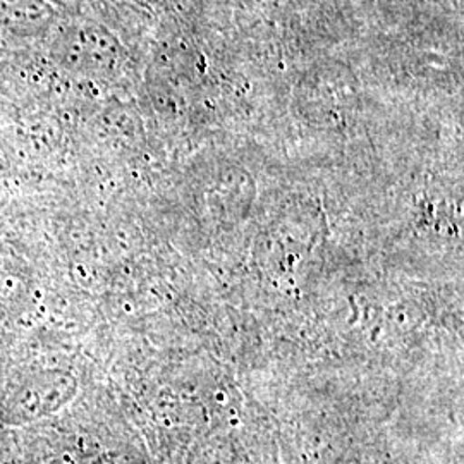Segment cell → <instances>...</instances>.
<instances>
[{"mask_svg":"<svg viewBox=\"0 0 464 464\" xmlns=\"http://www.w3.org/2000/svg\"><path fill=\"white\" fill-rule=\"evenodd\" d=\"M69 382L59 381L57 375H38L28 382L7 408V420L26 423L55 411L66 399Z\"/></svg>","mask_w":464,"mask_h":464,"instance_id":"1","label":"cell"}]
</instances>
